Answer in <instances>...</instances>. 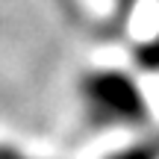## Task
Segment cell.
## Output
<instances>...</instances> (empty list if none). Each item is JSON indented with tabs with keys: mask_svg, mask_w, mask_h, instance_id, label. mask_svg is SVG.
Wrapping results in <instances>:
<instances>
[{
	"mask_svg": "<svg viewBox=\"0 0 159 159\" xmlns=\"http://www.w3.org/2000/svg\"><path fill=\"white\" fill-rule=\"evenodd\" d=\"M3 159H24V156H21V150H6Z\"/></svg>",
	"mask_w": 159,
	"mask_h": 159,
	"instance_id": "cell-1",
	"label": "cell"
}]
</instances>
